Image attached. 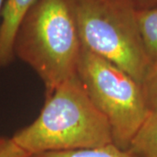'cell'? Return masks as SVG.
I'll list each match as a JSON object with an SVG mask.
<instances>
[{
  "label": "cell",
  "instance_id": "obj_4",
  "mask_svg": "<svg viewBox=\"0 0 157 157\" xmlns=\"http://www.w3.org/2000/svg\"><path fill=\"white\" fill-rule=\"evenodd\" d=\"M77 75L90 100L110 125L113 143L128 149L150 113L141 84L83 47Z\"/></svg>",
  "mask_w": 157,
  "mask_h": 157
},
{
  "label": "cell",
  "instance_id": "obj_8",
  "mask_svg": "<svg viewBox=\"0 0 157 157\" xmlns=\"http://www.w3.org/2000/svg\"><path fill=\"white\" fill-rule=\"evenodd\" d=\"M30 157H137L128 149H122L113 143L105 146L62 152H49Z\"/></svg>",
  "mask_w": 157,
  "mask_h": 157
},
{
  "label": "cell",
  "instance_id": "obj_11",
  "mask_svg": "<svg viewBox=\"0 0 157 157\" xmlns=\"http://www.w3.org/2000/svg\"><path fill=\"white\" fill-rule=\"evenodd\" d=\"M137 9H145L157 5V0H130Z\"/></svg>",
  "mask_w": 157,
  "mask_h": 157
},
{
  "label": "cell",
  "instance_id": "obj_3",
  "mask_svg": "<svg viewBox=\"0 0 157 157\" xmlns=\"http://www.w3.org/2000/svg\"><path fill=\"white\" fill-rule=\"evenodd\" d=\"M81 46L142 83L150 65L130 0H73Z\"/></svg>",
  "mask_w": 157,
  "mask_h": 157
},
{
  "label": "cell",
  "instance_id": "obj_6",
  "mask_svg": "<svg viewBox=\"0 0 157 157\" xmlns=\"http://www.w3.org/2000/svg\"><path fill=\"white\" fill-rule=\"evenodd\" d=\"M136 17L150 67L157 66V5L137 9Z\"/></svg>",
  "mask_w": 157,
  "mask_h": 157
},
{
  "label": "cell",
  "instance_id": "obj_2",
  "mask_svg": "<svg viewBox=\"0 0 157 157\" xmlns=\"http://www.w3.org/2000/svg\"><path fill=\"white\" fill-rule=\"evenodd\" d=\"M73 0H37L14 40V55L45 85L46 95L77 76L81 53Z\"/></svg>",
  "mask_w": 157,
  "mask_h": 157
},
{
  "label": "cell",
  "instance_id": "obj_7",
  "mask_svg": "<svg viewBox=\"0 0 157 157\" xmlns=\"http://www.w3.org/2000/svg\"><path fill=\"white\" fill-rule=\"evenodd\" d=\"M128 149L137 157H157V111L149 113Z\"/></svg>",
  "mask_w": 157,
  "mask_h": 157
},
{
  "label": "cell",
  "instance_id": "obj_9",
  "mask_svg": "<svg viewBox=\"0 0 157 157\" xmlns=\"http://www.w3.org/2000/svg\"><path fill=\"white\" fill-rule=\"evenodd\" d=\"M147 105L150 112L157 111V66L149 68L141 83Z\"/></svg>",
  "mask_w": 157,
  "mask_h": 157
},
{
  "label": "cell",
  "instance_id": "obj_1",
  "mask_svg": "<svg viewBox=\"0 0 157 157\" xmlns=\"http://www.w3.org/2000/svg\"><path fill=\"white\" fill-rule=\"evenodd\" d=\"M11 138L30 155L113 143L110 125L90 100L78 75L47 94L39 116Z\"/></svg>",
  "mask_w": 157,
  "mask_h": 157
},
{
  "label": "cell",
  "instance_id": "obj_5",
  "mask_svg": "<svg viewBox=\"0 0 157 157\" xmlns=\"http://www.w3.org/2000/svg\"><path fill=\"white\" fill-rule=\"evenodd\" d=\"M37 0H6L0 23V67L11 65L15 59L14 40L18 28Z\"/></svg>",
  "mask_w": 157,
  "mask_h": 157
},
{
  "label": "cell",
  "instance_id": "obj_10",
  "mask_svg": "<svg viewBox=\"0 0 157 157\" xmlns=\"http://www.w3.org/2000/svg\"><path fill=\"white\" fill-rule=\"evenodd\" d=\"M28 153L17 146L11 137L0 135V157H30Z\"/></svg>",
  "mask_w": 157,
  "mask_h": 157
},
{
  "label": "cell",
  "instance_id": "obj_12",
  "mask_svg": "<svg viewBox=\"0 0 157 157\" xmlns=\"http://www.w3.org/2000/svg\"><path fill=\"white\" fill-rule=\"evenodd\" d=\"M5 1H6V0H0V17H1L2 9H3V6H4V4H5Z\"/></svg>",
  "mask_w": 157,
  "mask_h": 157
}]
</instances>
